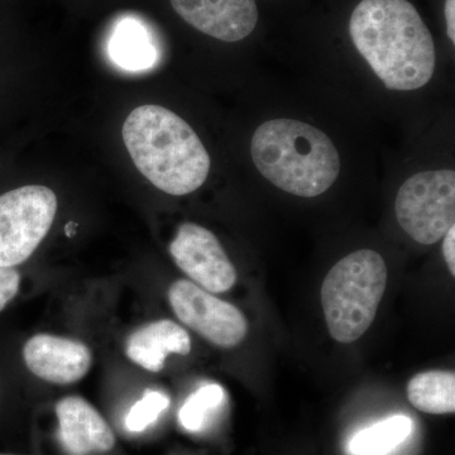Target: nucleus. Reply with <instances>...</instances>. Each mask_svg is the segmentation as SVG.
<instances>
[{
    "instance_id": "obj_1",
    "label": "nucleus",
    "mask_w": 455,
    "mask_h": 455,
    "mask_svg": "<svg viewBox=\"0 0 455 455\" xmlns=\"http://www.w3.org/2000/svg\"><path fill=\"white\" fill-rule=\"evenodd\" d=\"M349 33L386 88L412 92L433 79L435 44L418 9L407 0H362L350 17Z\"/></svg>"
},
{
    "instance_id": "obj_2",
    "label": "nucleus",
    "mask_w": 455,
    "mask_h": 455,
    "mask_svg": "<svg viewBox=\"0 0 455 455\" xmlns=\"http://www.w3.org/2000/svg\"><path fill=\"white\" fill-rule=\"evenodd\" d=\"M123 140L140 172L164 193L188 196L208 179L205 146L188 122L166 108H136L123 125Z\"/></svg>"
},
{
    "instance_id": "obj_3",
    "label": "nucleus",
    "mask_w": 455,
    "mask_h": 455,
    "mask_svg": "<svg viewBox=\"0 0 455 455\" xmlns=\"http://www.w3.org/2000/svg\"><path fill=\"white\" fill-rule=\"evenodd\" d=\"M260 175L284 193L316 197L339 178L340 156L324 132L298 119L262 123L251 140Z\"/></svg>"
},
{
    "instance_id": "obj_4",
    "label": "nucleus",
    "mask_w": 455,
    "mask_h": 455,
    "mask_svg": "<svg viewBox=\"0 0 455 455\" xmlns=\"http://www.w3.org/2000/svg\"><path fill=\"white\" fill-rule=\"evenodd\" d=\"M387 276L385 259L372 250L355 251L328 272L320 295L334 340L348 344L366 333L386 291Z\"/></svg>"
},
{
    "instance_id": "obj_5",
    "label": "nucleus",
    "mask_w": 455,
    "mask_h": 455,
    "mask_svg": "<svg viewBox=\"0 0 455 455\" xmlns=\"http://www.w3.org/2000/svg\"><path fill=\"white\" fill-rule=\"evenodd\" d=\"M395 214L398 226L418 243H438L455 226V172L423 171L398 188Z\"/></svg>"
},
{
    "instance_id": "obj_6",
    "label": "nucleus",
    "mask_w": 455,
    "mask_h": 455,
    "mask_svg": "<svg viewBox=\"0 0 455 455\" xmlns=\"http://www.w3.org/2000/svg\"><path fill=\"white\" fill-rule=\"evenodd\" d=\"M57 197L51 188L29 185L0 196V267L26 262L55 220Z\"/></svg>"
},
{
    "instance_id": "obj_7",
    "label": "nucleus",
    "mask_w": 455,
    "mask_h": 455,
    "mask_svg": "<svg viewBox=\"0 0 455 455\" xmlns=\"http://www.w3.org/2000/svg\"><path fill=\"white\" fill-rule=\"evenodd\" d=\"M169 301L180 322L214 346L233 348L248 333L247 319L238 307L191 281L179 280L171 284Z\"/></svg>"
},
{
    "instance_id": "obj_8",
    "label": "nucleus",
    "mask_w": 455,
    "mask_h": 455,
    "mask_svg": "<svg viewBox=\"0 0 455 455\" xmlns=\"http://www.w3.org/2000/svg\"><path fill=\"white\" fill-rule=\"evenodd\" d=\"M170 254L180 269L206 291H229L236 283V269L223 245L211 230L194 223L179 227Z\"/></svg>"
},
{
    "instance_id": "obj_9",
    "label": "nucleus",
    "mask_w": 455,
    "mask_h": 455,
    "mask_svg": "<svg viewBox=\"0 0 455 455\" xmlns=\"http://www.w3.org/2000/svg\"><path fill=\"white\" fill-rule=\"evenodd\" d=\"M185 22L224 42L244 40L259 23L256 0H170Z\"/></svg>"
},
{
    "instance_id": "obj_10",
    "label": "nucleus",
    "mask_w": 455,
    "mask_h": 455,
    "mask_svg": "<svg viewBox=\"0 0 455 455\" xmlns=\"http://www.w3.org/2000/svg\"><path fill=\"white\" fill-rule=\"evenodd\" d=\"M23 359L35 376L56 385L79 382L92 364L86 344L50 334H37L27 340Z\"/></svg>"
},
{
    "instance_id": "obj_11",
    "label": "nucleus",
    "mask_w": 455,
    "mask_h": 455,
    "mask_svg": "<svg viewBox=\"0 0 455 455\" xmlns=\"http://www.w3.org/2000/svg\"><path fill=\"white\" fill-rule=\"evenodd\" d=\"M59 438L70 455L107 453L116 435L95 407L79 396L62 398L56 405Z\"/></svg>"
},
{
    "instance_id": "obj_12",
    "label": "nucleus",
    "mask_w": 455,
    "mask_h": 455,
    "mask_svg": "<svg viewBox=\"0 0 455 455\" xmlns=\"http://www.w3.org/2000/svg\"><path fill=\"white\" fill-rule=\"evenodd\" d=\"M190 335L172 320H157L133 331L125 344L127 357L149 372H160L170 355H188Z\"/></svg>"
},
{
    "instance_id": "obj_13",
    "label": "nucleus",
    "mask_w": 455,
    "mask_h": 455,
    "mask_svg": "<svg viewBox=\"0 0 455 455\" xmlns=\"http://www.w3.org/2000/svg\"><path fill=\"white\" fill-rule=\"evenodd\" d=\"M108 52L114 64L131 73L151 70L160 56L151 31L134 18H123L116 23Z\"/></svg>"
},
{
    "instance_id": "obj_14",
    "label": "nucleus",
    "mask_w": 455,
    "mask_h": 455,
    "mask_svg": "<svg viewBox=\"0 0 455 455\" xmlns=\"http://www.w3.org/2000/svg\"><path fill=\"white\" fill-rule=\"evenodd\" d=\"M411 405L427 414H454L455 374L453 371H427L416 374L407 385Z\"/></svg>"
},
{
    "instance_id": "obj_15",
    "label": "nucleus",
    "mask_w": 455,
    "mask_h": 455,
    "mask_svg": "<svg viewBox=\"0 0 455 455\" xmlns=\"http://www.w3.org/2000/svg\"><path fill=\"white\" fill-rule=\"evenodd\" d=\"M412 430L411 419L395 415L358 431L348 444L352 455H387L403 444Z\"/></svg>"
},
{
    "instance_id": "obj_16",
    "label": "nucleus",
    "mask_w": 455,
    "mask_h": 455,
    "mask_svg": "<svg viewBox=\"0 0 455 455\" xmlns=\"http://www.w3.org/2000/svg\"><path fill=\"white\" fill-rule=\"evenodd\" d=\"M226 400V392L220 385L209 383L191 394L179 411L180 424L188 431H200L209 416Z\"/></svg>"
},
{
    "instance_id": "obj_17",
    "label": "nucleus",
    "mask_w": 455,
    "mask_h": 455,
    "mask_svg": "<svg viewBox=\"0 0 455 455\" xmlns=\"http://www.w3.org/2000/svg\"><path fill=\"white\" fill-rule=\"evenodd\" d=\"M170 398L160 391H146L145 396L131 407L125 418V427L132 433H142L169 409Z\"/></svg>"
},
{
    "instance_id": "obj_18",
    "label": "nucleus",
    "mask_w": 455,
    "mask_h": 455,
    "mask_svg": "<svg viewBox=\"0 0 455 455\" xmlns=\"http://www.w3.org/2000/svg\"><path fill=\"white\" fill-rule=\"evenodd\" d=\"M20 287V274L16 267H0V311L16 298Z\"/></svg>"
},
{
    "instance_id": "obj_19",
    "label": "nucleus",
    "mask_w": 455,
    "mask_h": 455,
    "mask_svg": "<svg viewBox=\"0 0 455 455\" xmlns=\"http://www.w3.org/2000/svg\"><path fill=\"white\" fill-rule=\"evenodd\" d=\"M443 254L451 276H455V226L443 236Z\"/></svg>"
},
{
    "instance_id": "obj_20",
    "label": "nucleus",
    "mask_w": 455,
    "mask_h": 455,
    "mask_svg": "<svg viewBox=\"0 0 455 455\" xmlns=\"http://www.w3.org/2000/svg\"><path fill=\"white\" fill-rule=\"evenodd\" d=\"M445 20H447V35L451 44H455V0H445Z\"/></svg>"
},
{
    "instance_id": "obj_21",
    "label": "nucleus",
    "mask_w": 455,
    "mask_h": 455,
    "mask_svg": "<svg viewBox=\"0 0 455 455\" xmlns=\"http://www.w3.org/2000/svg\"><path fill=\"white\" fill-rule=\"evenodd\" d=\"M0 455H5V454H0Z\"/></svg>"
}]
</instances>
